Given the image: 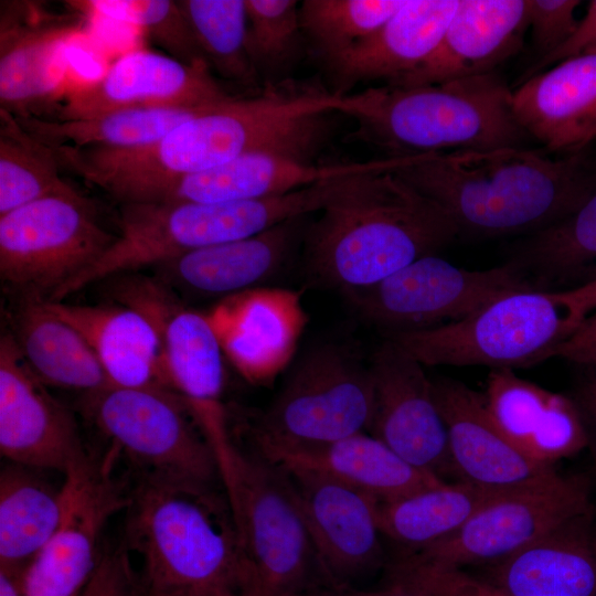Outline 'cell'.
Listing matches in <instances>:
<instances>
[{
    "mask_svg": "<svg viewBox=\"0 0 596 596\" xmlns=\"http://www.w3.org/2000/svg\"><path fill=\"white\" fill-rule=\"evenodd\" d=\"M395 172L434 201L459 233L481 237L535 233L596 192L590 147L556 159L524 147L432 153Z\"/></svg>",
    "mask_w": 596,
    "mask_h": 596,
    "instance_id": "6da1fadb",
    "label": "cell"
},
{
    "mask_svg": "<svg viewBox=\"0 0 596 596\" xmlns=\"http://www.w3.org/2000/svg\"><path fill=\"white\" fill-rule=\"evenodd\" d=\"M395 171L345 178L320 211L305 243L315 281L344 294L368 288L459 233L434 201Z\"/></svg>",
    "mask_w": 596,
    "mask_h": 596,
    "instance_id": "7a4b0ae2",
    "label": "cell"
},
{
    "mask_svg": "<svg viewBox=\"0 0 596 596\" xmlns=\"http://www.w3.org/2000/svg\"><path fill=\"white\" fill-rule=\"evenodd\" d=\"M121 546L151 596L240 595L254 587L225 493L136 479Z\"/></svg>",
    "mask_w": 596,
    "mask_h": 596,
    "instance_id": "3957f363",
    "label": "cell"
},
{
    "mask_svg": "<svg viewBox=\"0 0 596 596\" xmlns=\"http://www.w3.org/2000/svg\"><path fill=\"white\" fill-rule=\"evenodd\" d=\"M512 92L496 72L434 85L370 87L347 94L342 114L391 156L523 147Z\"/></svg>",
    "mask_w": 596,
    "mask_h": 596,
    "instance_id": "277c9868",
    "label": "cell"
},
{
    "mask_svg": "<svg viewBox=\"0 0 596 596\" xmlns=\"http://www.w3.org/2000/svg\"><path fill=\"white\" fill-rule=\"evenodd\" d=\"M596 309V281L572 289L520 290L468 317L386 339L423 365L532 366L554 356Z\"/></svg>",
    "mask_w": 596,
    "mask_h": 596,
    "instance_id": "5b68a950",
    "label": "cell"
},
{
    "mask_svg": "<svg viewBox=\"0 0 596 596\" xmlns=\"http://www.w3.org/2000/svg\"><path fill=\"white\" fill-rule=\"evenodd\" d=\"M222 487L260 594L331 596L285 469L252 445L232 441L217 456Z\"/></svg>",
    "mask_w": 596,
    "mask_h": 596,
    "instance_id": "8992f818",
    "label": "cell"
},
{
    "mask_svg": "<svg viewBox=\"0 0 596 596\" xmlns=\"http://www.w3.org/2000/svg\"><path fill=\"white\" fill-rule=\"evenodd\" d=\"M83 408L136 479L212 490L222 485L212 445L173 391L109 384L86 393Z\"/></svg>",
    "mask_w": 596,
    "mask_h": 596,
    "instance_id": "52a82bcc",
    "label": "cell"
},
{
    "mask_svg": "<svg viewBox=\"0 0 596 596\" xmlns=\"http://www.w3.org/2000/svg\"><path fill=\"white\" fill-rule=\"evenodd\" d=\"M373 401L370 366L340 345H320L300 359L260 415L253 446L295 450L368 433Z\"/></svg>",
    "mask_w": 596,
    "mask_h": 596,
    "instance_id": "ba28073f",
    "label": "cell"
},
{
    "mask_svg": "<svg viewBox=\"0 0 596 596\" xmlns=\"http://www.w3.org/2000/svg\"><path fill=\"white\" fill-rule=\"evenodd\" d=\"M115 240L84 195L40 199L0 216L1 279L18 296L50 300Z\"/></svg>",
    "mask_w": 596,
    "mask_h": 596,
    "instance_id": "9c48e42d",
    "label": "cell"
},
{
    "mask_svg": "<svg viewBox=\"0 0 596 596\" xmlns=\"http://www.w3.org/2000/svg\"><path fill=\"white\" fill-rule=\"evenodd\" d=\"M520 290L535 288L510 260L478 270L432 254L377 284L345 295L362 317L389 336L461 320L493 299Z\"/></svg>",
    "mask_w": 596,
    "mask_h": 596,
    "instance_id": "30bf717a",
    "label": "cell"
},
{
    "mask_svg": "<svg viewBox=\"0 0 596 596\" xmlns=\"http://www.w3.org/2000/svg\"><path fill=\"white\" fill-rule=\"evenodd\" d=\"M587 473L555 477L507 491L477 510L453 535L406 556L421 562L465 568L503 560L564 521L595 509Z\"/></svg>",
    "mask_w": 596,
    "mask_h": 596,
    "instance_id": "8fae6325",
    "label": "cell"
},
{
    "mask_svg": "<svg viewBox=\"0 0 596 596\" xmlns=\"http://www.w3.org/2000/svg\"><path fill=\"white\" fill-rule=\"evenodd\" d=\"M116 298L156 329L166 387L184 400L205 434L225 428L224 354L205 312L184 307L163 284L148 278L118 285Z\"/></svg>",
    "mask_w": 596,
    "mask_h": 596,
    "instance_id": "7c38bea8",
    "label": "cell"
},
{
    "mask_svg": "<svg viewBox=\"0 0 596 596\" xmlns=\"http://www.w3.org/2000/svg\"><path fill=\"white\" fill-rule=\"evenodd\" d=\"M114 461L88 455L64 475L63 522L26 567L25 596H76L93 575L103 530L130 501V485L114 475Z\"/></svg>",
    "mask_w": 596,
    "mask_h": 596,
    "instance_id": "4fadbf2b",
    "label": "cell"
},
{
    "mask_svg": "<svg viewBox=\"0 0 596 596\" xmlns=\"http://www.w3.org/2000/svg\"><path fill=\"white\" fill-rule=\"evenodd\" d=\"M424 366L389 339L376 350L368 433L412 466L446 480L455 478L447 429Z\"/></svg>",
    "mask_w": 596,
    "mask_h": 596,
    "instance_id": "5bb4252c",
    "label": "cell"
},
{
    "mask_svg": "<svg viewBox=\"0 0 596 596\" xmlns=\"http://www.w3.org/2000/svg\"><path fill=\"white\" fill-rule=\"evenodd\" d=\"M283 468L334 593L358 588L362 579L385 568L380 501L317 472Z\"/></svg>",
    "mask_w": 596,
    "mask_h": 596,
    "instance_id": "9a60e30c",
    "label": "cell"
},
{
    "mask_svg": "<svg viewBox=\"0 0 596 596\" xmlns=\"http://www.w3.org/2000/svg\"><path fill=\"white\" fill-rule=\"evenodd\" d=\"M29 369L11 333L0 341V451L11 464L65 475L86 451L72 413Z\"/></svg>",
    "mask_w": 596,
    "mask_h": 596,
    "instance_id": "2e32d148",
    "label": "cell"
},
{
    "mask_svg": "<svg viewBox=\"0 0 596 596\" xmlns=\"http://www.w3.org/2000/svg\"><path fill=\"white\" fill-rule=\"evenodd\" d=\"M233 98L206 63L189 65L168 54L134 51L115 61L99 79L68 93L58 119L88 118L124 108L207 107Z\"/></svg>",
    "mask_w": 596,
    "mask_h": 596,
    "instance_id": "e0dca14e",
    "label": "cell"
},
{
    "mask_svg": "<svg viewBox=\"0 0 596 596\" xmlns=\"http://www.w3.org/2000/svg\"><path fill=\"white\" fill-rule=\"evenodd\" d=\"M457 480L505 492L544 482L558 472L524 453L496 424L483 393L465 383L432 380Z\"/></svg>",
    "mask_w": 596,
    "mask_h": 596,
    "instance_id": "ac0fdd59",
    "label": "cell"
},
{
    "mask_svg": "<svg viewBox=\"0 0 596 596\" xmlns=\"http://www.w3.org/2000/svg\"><path fill=\"white\" fill-rule=\"evenodd\" d=\"M205 315L224 356L252 384L288 366L308 320L299 292L278 287L225 297Z\"/></svg>",
    "mask_w": 596,
    "mask_h": 596,
    "instance_id": "d6986e66",
    "label": "cell"
},
{
    "mask_svg": "<svg viewBox=\"0 0 596 596\" xmlns=\"http://www.w3.org/2000/svg\"><path fill=\"white\" fill-rule=\"evenodd\" d=\"M0 15V108L36 116L63 86L67 46L81 28L30 2H4Z\"/></svg>",
    "mask_w": 596,
    "mask_h": 596,
    "instance_id": "ffe728a7",
    "label": "cell"
},
{
    "mask_svg": "<svg viewBox=\"0 0 596 596\" xmlns=\"http://www.w3.org/2000/svg\"><path fill=\"white\" fill-rule=\"evenodd\" d=\"M418 156H386L364 162L317 163L281 153L255 152L188 175L149 202L224 203L280 195L322 182L416 163Z\"/></svg>",
    "mask_w": 596,
    "mask_h": 596,
    "instance_id": "44dd1931",
    "label": "cell"
},
{
    "mask_svg": "<svg viewBox=\"0 0 596 596\" xmlns=\"http://www.w3.org/2000/svg\"><path fill=\"white\" fill-rule=\"evenodd\" d=\"M528 28L526 0H459L434 52L389 85H434L493 73L521 50Z\"/></svg>",
    "mask_w": 596,
    "mask_h": 596,
    "instance_id": "7402d4cb",
    "label": "cell"
},
{
    "mask_svg": "<svg viewBox=\"0 0 596 596\" xmlns=\"http://www.w3.org/2000/svg\"><path fill=\"white\" fill-rule=\"evenodd\" d=\"M479 576L508 596H596V509L483 565Z\"/></svg>",
    "mask_w": 596,
    "mask_h": 596,
    "instance_id": "603a6c76",
    "label": "cell"
},
{
    "mask_svg": "<svg viewBox=\"0 0 596 596\" xmlns=\"http://www.w3.org/2000/svg\"><path fill=\"white\" fill-rule=\"evenodd\" d=\"M520 126L549 151L578 152L596 139V52L564 60L512 92Z\"/></svg>",
    "mask_w": 596,
    "mask_h": 596,
    "instance_id": "cb8c5ba5",
    "label": "cell"
},
{
    "mask_svg": "<svg viewBox=\"0 0 596 596\" xmlns=\"http://www.w3.org/2000/svg\"><path fill=\"white\" fill-rule=\"evenodd\" d=\"M483 394L499 428L541 464L553 466L588 445L581 415L570 395L523 380L511 369L491 370Z\"/></svg>",
    "mask_w": 596,
    "mask_h": 596,
    "instance_id": "d4e9b609",
    "label": "cell"
},
{
    "mask_svg": "<svg viewBox=\"0 0 596 596\" xmlns=\"http://www.w3.org/2000/svg\"><path fill=\"white\" fill-rule=\"evenodd\" d=\"M304 221L289 220L251 237L196 248L158 267L188 291L223 299L275 276L294 253Z\"/></svg>",
    "mask_w": 596,
    "mask_h": 596,
    "instance_id": "484cf974",
    "label": "cell"
},
{
    "mask_svg": "<svg viewBox=\"0 0 596 596\" xmlns=\"http://www.w3.org/2000/svg\"><path fill=\"white\" fill-rule=\"evenodd\" d=\"M459 0H406L377 30L330 66L340 88L358 82L387 84L411 73L434 52Z\"/></svg>",
    "mask_w": 596,
    "mask_h": 596,
    "instance_id": "4316f807",
    "label": "cell"
},
{
    "mask_svg": "<svg viewBox=\"0 0 596 596\" xmlns=\"http://www.w3.org/2000/svg\"><path fill=\"white\" fill-rule=\"evenodd\" d=\"M259 451L285 468L317 472L372 496L380 502L447 482L412 466L366 432L315 447Z\"/></svg>",
    "mask_w": 596,
    "mask_h": 596,
    "instance_id": "83f0119b",
    "label": "cell"
},
{
    "mask_svg": "<svg viewBox=\"0 0 596 596\" xmlns=\"http://www.w3.org/2000/svg\"><path fill=\"white\" fill-rule=\"evenodd\" d=\"M46 305L87 340L109 384L166 387L159 337L141 312L124 305L88 306L50 300Z\"/></svg>",
    "mask_w": 596,
    "mask_h": 596,
    "instance_id": "f1b7e54d",
    "label": "cell"
},
{
    "mask_svg": "<svg viewBox=\"0 0 596 596\" xmlns=\"http://www.w3.org/2000/svg\"><path fill=\"white\" fill-rule=\"evenodd\" d=\"M18 297L11 336L43 384L85 394L109 385L92 347L76 328L55 315L46 300Z\"/></svg>",
    "mask_w": 596,
    "mask_h": 596,
    "instance_id": "f546056e",
    "label": "cell"
},
{
    "mask_svg": "<svg viewBox=\"0 0 596 596\" xmlns=\"http://www.w3.org/2000/svg\"><path fill=\"white\" fill-rule=\"evenodd\" d=\"M40 471L11 462L1 470L0 567L26 568L63 522V485Z\"/></svg>",
    "mask_w": 596,
    "mask_h": 596,
    "instance_id": "4dcf8cb0",
    "label": "cell"
},
{
    "mask_svg": "<svg viewBox=\"0 0 596 596\" xmlns=\"http://www.w3.org/2000/svg\"><path fill=\"white\" fill-rule=\"evenodd\" d=\"M509 260L539 290L596 281V192L564 219L521 240Z\"/></svg>",
    "mask_w": 596,
    "mask_h": 596,
    "instance_id": "1f68e13d",
    "label": "cell"
},
{
    "mask_svg": "<svg viewBox=\"0 0 596 596\" xmlns=\"http://www.w3.org/2000/svg\"><path fill=\"white\" fill-rule=\"evenodd\" d=\"M500 493L503 492L466 481H447L396 500L379 502L380 529L384 540L397 546L395 556L412 555L453 535Z\"/></svg>",
    "mask_w": 596,
    "mask_h": 596,
    "instance_id": "d6a6232c",
    "label": "cell"
},
{
    "mask_svg": "<svg viewBox=\"0 0 596 596\" xmlns=\"http://www.w3.org/2000/svg\"><path fill=\"white\" fill-rule=\"evenodd\" d=\"M214 106L124 108L79 119L14 117L30 135L52 148L131 149L156 142L179 124Z\"/></svg>",
    "mask_w": 596,
    "mask_h": 596,
    "instance_id": "836d02e7",
    "label": "cell"
},
{
    "mask_svg": "<svg viewBox=\"0 0 596 596\" xmlns=\"http://www.w3.org/2000/svg\"><path fill=\"white\" fill-rule=\"evenodd\" d=\"M53 149L0 108V216L54 195L81 194L60 174Z\"/></svg>",
    "mask_w": 596,
    "mask_h": 596,
    "instance_id": "e575fe53",
    "label": "cell"
},
{
    "mask_svg": "<svg viewBox=\"0 0 596 596\" xmlns=\"http://www.w3.org/2000/svg\"><path fill=\"white\" fill-rule=\"evenodd\" d=\"M177 2L211 71L242 85H255L259 75L247 50L245 0Z\"/></svg>",
    "mask_w": 596,
    "mask_h": 596,
    "instance_id": "d590c367",
    "label": "cell"
},
{
    "mask_svg": "<svg viewBox=\"0 0 596 596\" xmlns=\"http://www.w3.org/2000/svg\"><path fill=\"white\" fill-rule=\"evenodd\" d=\"M406 0H306L299 8L304 36L329 65L398 11Z\"/></svg>",
    "mask_w": 596,
    "mask_h": 596,
    "instance_id": "8d00e7d4",
    "label": "cell"
},
{
    "mask_svg": "<svg viewBox=\"0 0 596 596\" xmlns=\"http://www.w3.org/2000/svg\"><path fill=\"white\" fill-rule=\"evenodd\" d=\"M74 3L83 10L139 28L168 55L185 64L206 63L177 1L88 0Z\"/></svg>",
    "mask_w": 596,
    "mask_h": 596,
    "instance_id": "74e56055",
    "label": "cell"
},
{
    "mask_svg": "<svg viewBox=\"0 0 596 596\" xmlns=\"http://www.w3.org/2000/svg\"><path fill=\"white\" fill-rule=\"evenodd\" d=\"M247 50L258 73L277 72L295 58L304 36L295 0H245Z\"/></svg>",
    "mask_w": 596,
    "mask_h": 596,
    "instance_id": "f35d334b",
    "label": "cell"
},
{
    "mask_svg": "<svg viewBox=\"0 0 596 596\" xmlns=\"http://www.w3.org/2000/svg\"><path fill=\"white\" fill-rule=\"evenodd\" d=\"M385 579L407 584L427 596H508L465 568L396 557L389 562Z\"/></svg>",
    "mask_w": 596,
    "mask_h": 596,
    "instance_id": "ab89813d",
    "label": "cell"
},
{
    "mask_svg": "<svg viewBox=\"0 0 596 596\" xmlns=\"http://www.w3.org/2000/svg\"><path fill=\"white\" fill-rule=\"evenodd\" d=\"M579 4V0H526L528 23L538 60L571 36L578 23L575 11Z\"/></svg>",
    "mask_w": 596,
    "mask_h": 596,
    "instance_id": "60d3db41",
    "label": "cell"
},
{
    "mask_svg": "<svg viewBox=\"0 0 596 596\" xmlns=\"http://www.w3.org/2000/svg\"><path fill=\"white\" fill-rule=\"evenodd\" d=\"M139 587L131 558L118 546L100 554L96 570L77 596H136Z\"/></svg>",
    "mask_w": 596,
    "mask_h": 596,
    "instance_id": "b9f144b4",
    "label": "cell"
},
{
    "mask_svg": "<svg viewBox=\"0 0 596 596\" xmlns=\"http://www.w3.org/2000/svg\"><path fill=\"white\" fill-rule=\"evenodd\" d=\"M596 52V0L588 2L585 15L571 36L550 54L535 61L523 74L522 82L574 56Z\"/></svg>",
    "mask_w": 596,
    "mask_h": 596,
    "instance_id": "7bdbcfd3",
    "label": "cell"
},
{
    "mask_svg": "<svg viewBox=\"0 0 596 596\" xmlns=\"http://www.w3.org/2000/svg\"><path fill=\"white\" fill-rule=\"evenodd\" d=\"M554 356H561L587 368L596 362V309L578 330L556 349Z\"/></svg>",
    "mask_w": 596,
    "mask_h": 596,
    "instance_id": "ee69618b",
    "label": "cell"
},
{
    "mask_svg": "<svg viewBox=\"0 0 596 596\" xmlns=\"http://www.w3.org/2000/svg\"><path fill=\"white\" fill-rule=\"evenodd\" d=\"M587 436V447L596 459V376L581 381L570 394Z\"/></svg>",
    "mask_w": 596,
    "mask_h": 596,
    "instance_id": "f6af8a7d",
    "label": "cell"
},
{
    "mask_svg": "<svg viewBox=\"0 0 596 596\" xmlns=\"http://www.w3.org/2000/svg\"><path fill=\"white\" fill-rule=\"evenodd\" d=\"M336 596H427L423 592L407 584L389 581L376 588H349L339 592Z\"/></svg>",
    "mask_w": 596,
    "mask_h": 596,
    "instance_id": "bcb514c9",
    "label": "cell"
},
{
    "mask_svg": "<svg viewBox=\"0 0 596 596\" xmlns=\"http://www.w3.org/2000/svg\"><path fill=\"white\" fill-rule=\"evenodd\" d=\"M26 568L0 567V596H25Z\"/></svg>",
    "mask_w": 596,
    "mask_h": 596,
    "instance_id": "7dc6e473",
    "label": "cell"
},
{
    "mask_svg": "<svg viewBox=\"0 0 596 596\" xmlns=\"http://www.w3.org/2000/svg\"><path fill=\"white\" fill-rule=\"evenodd\" d=\"M254 590V589H252ZM255 592V590H254ZM257 596H307V595H298V594H260L255 592Z\"/></svg>",
    "mask_w": 596,
    "mask_h": 596,
    "instance_id": "c3c4849f",
    "label": "cell"
},
{
    "mask_svg": "<svg viewBox=\"0 0 596 596\" xmlns=\"http://www.w3.org/2000/svg\"><path fill=\"white\" fill-rule=\"evenodd\" d=\"M240 596H257L256 593L252 589H247L245 592H242Z\"/></svg>",
    "mask_w": 596,
    "mask_h": 596,
    "instance_id": "681fc988",
    "label": "cell"
},
{
    "mask_svg": "<svg viewBox=\"0 0 596 596\" xmlns=\"http://www.w3.org/2000/svg\"><path fill=\"white\" fill-rule=\"evenodd\" d=\"M136 596H151V595L148 594L141 586Z\"/></svg>",
    "mask_w": 596,
    "mask_h": 596,
    "instance_id": "f907efd6",
    "label": "cell"
},
{
    "mask_svg": "<svg viewBox=\"0 0 596 596\" xmlns=\"http://www.w3.org/2000/svg\"><path fill=\"white\" fill-rule=\"evenodd\" d=\"M593 370L595 376H596V362L594 364H592L590 366H588Z\"/></svg>",
    "mask_w": 596,
    "mask_h": 596,
    "instance_id": "816d5d0a",
    "label": "cell"
},
{
    "mask_svg": "<svg viewBox=\"0 0 596 596\" xmlns=\"http://www.w3.org/2000/svg\"><path fill=\"white\" fill-rule=\"evenodd\" d=\"M209 596H240V595H209Z\"/></svg>",
    "mask_w": 596,
    "mask_h": 596,
    "instance_id": "f5cc1de1",
    "label": "cell"
},
{
    "mask_svg": "<svg viewBox=\"0 0 596 596\" xmlns=\"http://www.w3.org/2000/svg\"><path fill=\"white\" fill-rule=\"evenodd\" d=\"M77 596V595H76Z\"/></svg>",
    "mask_w": 596,
    "mask_h": 596,
    "instance_id": "db71d44e",
    "label": "cell"
}]
</instances>
